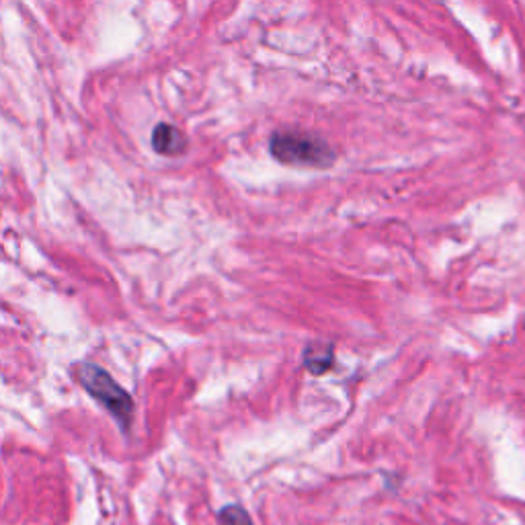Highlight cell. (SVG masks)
I'll return each instance as SVG.
<instances>
[{
	"label": "cell",
	"mask_w": 525,
	"mask_h": 525,
	"mask_svg": "<svg viewBox=\"0 0 525 525\" xmlns=\"http://www.w3.org/2000/svg\"><path fill=\"white\" fill-rule=\"evenodd\" d=\"M269 152L281 165L327 169L335 163V150L312 132L279 130L269 140Z\"/></svg>",
	"instance_id": "6da1fadb"
},
{
	"label": "cell",
	"mask_w": 525,
	"mask_h": 525,
	"mask_svg": "<svg viewBox=\"0 0 525 525\" xmlns=\"http://www.w3.org/2000/svg\"><path fill=\"white\" fill-rule=\"evenodd\" d=\"M78 380L83 388L111 413V417L121 425V429H128L134 419V400L132 396L121 388L109 372L95 366V363H83L78 368Z\"/></svg>",
	"instance_id": "7a4b0ae2"
},
{
	"label": "cell",
	"mask_w": 525,
	"mask_h": 525,
	"mask_svg": "<svg viewBox=\"0 0 525 525\" xmlns=\"http://www.w3.org/2000/svg\"><path fill=\"white\" fill-rule=\"evenodd\" d=\"M187 136L173 124H158L152 130V148L163 156H179L187 150Z\"/></svg>",
	"instance_id": "3957f363"
},
{
	"label": "cell",
	"mask_w": 525,
	"mask_h": 525,
	"mask_svg": "<svg viewBox=\"0 0 525 525\" xmlns=\"http://www.w3.org/2000/svg\"><path fill=\"white\" fill-rule=\"evenodd\" d=\"M335 349L331 343H314L304 351V368L314 374L322 376L333 368Z\"/></svg>",
	"instance_id": "277c9868"
},
{
	"label": "cell",
	"mask_w": 525,
	"mask_h": 525,
	"mask_svg": "<svg viewBox=\"0 0 525 525\" xmlns=\"http://www.w3.org/2000/svg\"><path fill=\"white\" fill-rule=\"evenodd\" d=\"M220 521H222L224 525H253L249 513H247L245 509H242V507H238V505H228V507H224V509L220 511Z\"/></svg>",
	"instance_id": "5b68a950"
}]
</instances>
